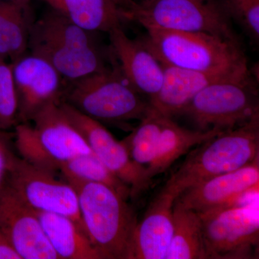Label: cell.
<instances>
[{
    "label": "cell",
    "instance_id": "obj_1",
    "mask_svg": "<svg viewBox=\"0 0 259 259\" xmlns=\"http://www.w3.org/2000/svg\"><path fill=\"white\" fill-rule=\"evenodd\" d=\"M146 29L141 42L161 64L210 74L249 72L240 40L204 32Z\"/></svg>",
    "mask_w": 259,
    "mask_h": 259
},
{
    "label": "cell",
    "instance_id": "obj_2",
    "mask_svg": "<svg viewBox=\"0 0 259 259\" xmlns=\"http://www.w3.org/2000/svg\"><path fill=\"white\" fill-rule=\"evenodd\" d=\"M28 48L71 81L107 69L94 32L53 9L30 25Z\"/></svg>",
    "mask_w": 259,
    "mask_h": 259
},
{
    "label": "cell",
    "instance_id": "obj_3",
    "mask_svg": "<svg viewBox=\"0 0 259 259\" xmlns=\"http://www.w3.org/2000/svg\"><path fill=\"white\" fill-rule=\"evenodd\" d=\"M76 191L85 232L103 259H131L137 217L127 199L97 182L65 180Z\"/></svg>",
    "mask_w": 259,
    "mask_h": 259
},
{
    "label": "cell",
    "instance_id": "obj_4",
    "mask_svg": "<svg viewBox=\"0 0 259 259\" xmlns=\"http://www.w3.org/2000/svg\"><path fill=\"white\" fill-rule=\"evenodd\" d=\"M259 158V115L244 125L207 140L194 148L163 189L177 197L212 177L250 164Z\"/></svg>",
    "mask_w": 259,
    "mask_h": 259
},
{
    "label": "cell",
    "instance_id": "obj_5",
    "mask_svg": "<svg viewBox=\"0 0 259 259\" xmlns=\"http://www.w3.org/2000/svg\"><path fill=\"white\" fill-rule=\"evenodd\" d=\"M61 102H52L34 116L30 123L15 127L14 141L20 157L51 171L81 154L93 152L86 140L68 118Z\"/></svg>",
    "mask_w": 259,
    "mask_h": 259
},
{
    "label": "cell",
    "instance_id": "obj_6",
    "mask_svg": "<svg viewBox=\"0 0 259 259\" xmlns=\"http://www.w3.org/2000/svg\"><path fill=\"white\" fill-rule=\"evenodd\" d=\"M64 96L63 101L99 122L141 120L152 110L118 66L73 81Z\"/></svg>",
    "mask_w": 259,
    "mask_h": 259
},
{
    "label": "cell",
    "instance_id": "obj_7",
    "mask_svg": "<svg viewBox=\"0 0 259 259\" xmlns=\"http://www.w3.org/2000/svg\"><path fill=\"white\" fill-rule=\"evenodd\" d=\"M125 15L145 28L204 32L239 40L228 6L218 0H144Z\"/></svg>",
    "mask_w": 259,
    "mask_h": 259
},
{
    "label": "cell",
    "instance_id": "obj_8",
    "mask_svg": "<svg viewBox=\"0 0 259 259\" xmlns=\"http://www.w3.org/2000/svg\"><path fill=\"white\" fill-rule=\"evenodd\" d=\"M256 83L248 74L207 85L179 115H185L199 131L226 132L259 115Z\"/></svg>",
    "mask_w": 259,
    "mask_h": 259
},
{
    "label": "cell",
    "instance_id": "obj_9",
    "mask_svg": "<svg viewBox=\"0 0 259 259\" xmlns=\"http://www.w3.org/2000/svg\"><path fill=\"white\" fill-rule=\"evenodd\" d=\"M258 191H255L235 203L199 214L207 258L258 256Z\"/></svg>",
    "mask_w": 259,
    "mask_h": 259
},
{
    "label": "cell",
    "instance_id": "obj_10",
    "mask_svg": "<svg viewBox=\"0 0 259 259\" xmlns=\"http://www.w3.org/2000/svg\"><path fill=\"white\" fill-rule=\"evenodd\" d=\"M56 174L14 154L5 184L34 210L69 218L86 233L76 191L64 179H58Z\"/></svg>",
    "mask_w": 259,
    "mask_h": 259
},
{
    "label": "cell",
    "instance_id": "obj_11",
    "mask_svg": "<svg viewBox=\"0 0 259 259\" xmlns=\"http://www.w3.org/2000/svg\"><path fill=\"white\" fill-rule=\"evenodd\" d=\"M61 107L93 152L114 175L128 186L131 199L136 200L150 188L152 180L148 177L147 169L135 163L123 141H117L100 122L63 100Z\"/></svg>",
    "mask_w": 259,
    "mask_h": 259
},
{
    "label": "cell",
    "instance_id": "obj_12",
    "mask_svg": "<svg viewBox=\"0 0 259 259\" xmlns=\"http://www.w3.org/2000/svg\"><path fill=\"white\" fill-rule=\"evenodd\" d=\"M11 64L18 123L30 122L48 104L62 100L63 77L45 59L30 54Z\"/></svg>",
    "mask_w": 259,
    "mask_h": 259
},
{
    "label": "cell",
    "instance_id": "obj_13",
    "mask_svg": "<svg viewBox=\"0 0 259 259\" xmlns=\"http://www.w3.org/2000/svg\"><path fill=\"white\" fill-rule=\"evenodd\" d=\"M0 231L22 259H59L35 210L5 184L0 192Z\"/></svg>",
    "mask_w": 259,
    "mask_h": 259
},
{
    "label": "cell",
    "instance_id": "obj_14",
    "mask_svg": "<svg viewBox=\"0 0 259 259\" xmlns=\"http://www.w3.org/2000/svg\"><path fill=\"white\" fill-rule=\"evenodd\" d=\"M258 185L259 158L241 168L187 189L176 200L186 208L201 214L238 202L258 191Z\"/></svg>",
    "mask_w": 259,
    "mask_h": 259
},
{
    "label": "cell",
    "instance_id": "obj_15",
    "mask_svg": "<svg viewBox=\"0 0 259 259\" xmlns=\"http://www.w3.org/2000/svg\"><path fill=\"white\" fill-rule=\"evenodd\" d=\"M108 33L112 53L125 79L138 93L150 98L154 96L163 81L161 63L141 40L130 38L122 28L113 29Z\"/></svg>",
    "mask_w": 259,
    "mask_h": 259
},
{
    "label": "cell",
    "instance_id": "obj_16",
    "mask_svg": "<svg viewBox=\"0 0 259 259\" xmlns=\"http://www.w3.org/2000/svg\"><path fill=\"white\" fill-rule=\"evenodd\" d=\"M177 197L162 189L133 238L131 259H166L174 231L173 206Z\"/></svg>",
    "mask_w": 259,
    "mask_h": 259
},
{
    "label": "cell",
    "instance_id": "obj_17",
    "mask_svg": "<svg viewBox=\"0 0 259 259\" xmlns=\"http://www.w3.org/2000/svg\"><path fill=\"white\" fill-rule=\"evenodd\" d=\"M162 64L161 88L150 98V105L162 115L171 117L181 112L204 88L221 80L241 77L244 74H210Z\"/></svg>",
    "mask_w": 259,
    "mask_h": 259
},
{
    "label": "cell",
    "instance_id": "obj_18",
    "mask_svg": "<svg viewBox=\"0 0 259 259\" xmlns=\"http://www.w3.org/2000/svg\"><path fill=\"white\" fill-rule=\"evenodd\" d=\"M80 28L110 32L127 20L125 9L112 0H41Z\"/></svg>",
    "mask_w": 259,
    "mask_h": 259
},
{
    "label": "cell",
    "instance_id": "obj_19",
    "mask_svg": "<svg viewBox=\"0 0 259 259\" xmlns=\"http://www.w3.org/2000/svg\"><path fill=\"white\" fill-rule=\"evenodd\" d=\"M35 212L59 259H103L74 221L55 213Z\"/></svg>",
    "mask_w": 259,
    "mask_h": 259
},
{
    "label": "cell",
    "instance_id": "obj_20",
    "mask_svg": "<svg viewBox=\"0 0 259 259\" xmlns=\"http://www.w3.org/2000/svg\"><path fill=\"white\" fill-rule=\"evenodd\" d=\"M224 132L216 129L207 131L186 129L176 123L171 117L163 115L157 153L147 168L148 177L153 180V177L166 171L190 149Z\"/></svg>",
    "mask_w": 259,
    "mask_h": 259
},
{
    "label": "cell",
    "instance_id": "obj_21",
    "mask_svg": "<svg viewBox=\"0 0 259 259\" xmlns=\"http://www.w3.org/2000/svg\"><path fill=\"white\" fill-rule=\"evenodd\" d=\"M173 216V236L166 259H207L198 213L175 200Z\"/></svg>",
    "mask_w": 259,
    "mask_h": 259
},
{
    "label": "cell",
    "instance_id": "obj_22",
    "mask_svg": "<svg viewBox=\"0 0 259 259\" xmlns=\"http://www.w3.org/2000/svg\"><path fill=\"white\" fill-rule=\"evenodd\" d=\"M31 23L28 4L0 1V57L13 63L25 55Z\"/></svg>",
    "mask_w": 259,
    "mask_h": 259
},
{
    "label": "cell",
    "instance_id": "obj_23",
    "mask_svg": "<svg viewBox=\"0 0 259 259\" xmlns=\"http://www.w3.org/2000/svg\"><path fill=\"white\" fill-rule=\"evenodd\" d=\"M64 180L97 182L109 186L125 199L131 198V189L114 175L93 152L81 154L63 163L60 167Z\"/></svg>",
    "mask_w": 259,
    "mask_h": 259
},
{
    "label": "cell",
    "instance_id": "obj_24",
    "mask_svg": "<svg viewBox=\"0 0 259 259\" xmlns=\"http://www.w3.org/2000/svg\"><path fill=\"white\" fill-rule=\"evenodd\" d=\"M163 115L152 107L151 111L139 125L123 140L131 157L135 163L147 168L154 161L157 153Z\"/></svg>",
    "mask_w": 259,
    "mask_h": 259
},
{
    "label": "cell",
    "instance_id": "obj_25",
    "mask_svg": "<svg viewBox=\"0 0 259 259\" xmlns=\"http://www.w3.org/2000/svg\"><path fill=\"white\" fill-rule=\"evenodd\" d=\"M18 112L12 64L0 57V131H8L18 125Z\"/></svg>",
    "mask_w": 259,
    "mask_h": 259
},
{
    "label": "cell",
    "instance_id": "obj_26",
    "mask_svg": "<svg viewBox=\"0 0 259 259\" xmlns=\"http://www.w3.org/2000/svg\"><path fill=\"white\" fill-rule=\"evenodd\" d=\"M232 18H235L245 30L254 37L259 36V0H225Z\"/></svg>",
    "mask_w": 259,
    "mask_h": 259
},
{
    "label": "cell",
    "instance_id": "obj_27",
    "mask_svg": "<svg viewBox=\"0 0 259 259\" xmlns=\"http://www.w3.org/2000/svg\"><path fill=\"white\" fill-rule=\"evenodd\" d=\"M14 137V133L0 131V192L4 187L8 169L14 153L10 147L11 140Z\"/></svg>",
    "mask_w": 259,
    "mask_h": 259
},
{
    "label": "cell",
    "instance_id": "obj_28",
    "mask_svg": "<svg viewBox=\"0 0 259 259\" xmlns=\"http://www.w3.org/2000/svg\"><path fill=\"white\" fill-rule=\"evenodd\" d=\"M0 259H22L18 252L10 244L0 231Z\"/></svg>",
    "mask_w": 259,
    "mask_h": 259
},
{
    "label": "cell",
    "instance_id": "obj_29",
    "mask_svg": "<svg viewBox=\"0 0 259 259\" xmlns=\"http://www.w3.org/2000/svg\"><path fill=\"white\" fill-rule=\"evenodd\" d=\"M112 1L115 2L116 4L126 10L132 9L137 4L134 0H112Z\"/></svg>",
    "mask_w": 259,
    "mask_h": 259
},
{
    "label": "cell",
    "instance_id": "obj_30",
    "mask_svg": "<svg viewBox=\"0 0 259 259\" xmlns=\"http://www.w3.org/2000/svg\"><path fill=\"white\" fill-rule=\"evenodd\" d=\"M0 1H12L15 2V3H23V4H29V2L30 0H0Z\"/></svg>",
    "mask_w": 259,
    "mask_h": 259
}]
</instances>
